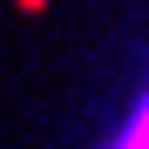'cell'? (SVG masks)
<instances>
[{
	"label": "cell",
	"mask_w": 149,
	"mask_h": 149,
	"mask_svg": "<svg viewBox=\"0 0 149 149\" xmlns=\"http://www.w3.org/2000/svg\"><path fill=\"white\" fill-rule=\"evenodd\" d=\"M115 149H149V115H142V109H129V122H122Z\"/></svg>",
	"instance_id": "obj_1"
},
{
	"label": "cell",
	"mask_w": 149,
	"mask_h": 149,
	"mask_svg": "<svg viewBox=\"0 0 149 149\" xmlns=\"http://www.w3.org/2000/svg\"><path fill=\"white\" fill-rule=\"evenodd\" d=\"M20 7H27V14H41V0H20Z\"/></svg>",
	"instance_id": "obj_2"
}]
</instances>
